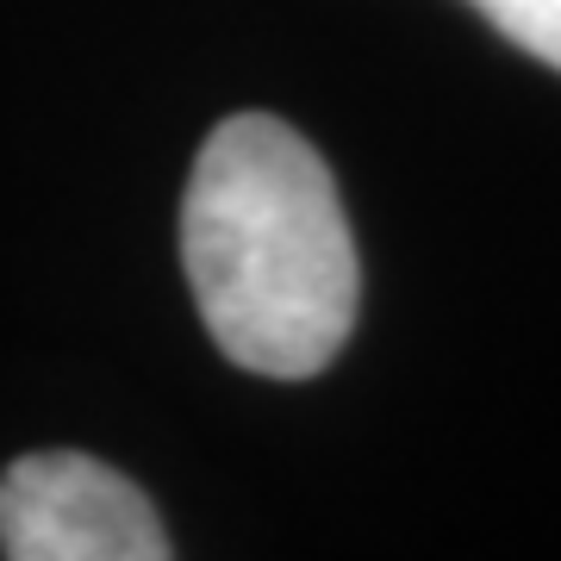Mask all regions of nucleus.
<instances>
[{"label": "nucleus", "instance_id": "obj_2", "mask_svg": "<svg viewBox=\"0 0 561 561\" xmlns=\"http://www.w3.org/2000/svg\"><path fill=\"white\" fill-rule=\"evenodd\" d=\"M0 549L13 561H169L150 500L81 449H38L0 474Z\"/></svg>", "mask_w": 561, "mask_h": 561}, {"label": "nucleus", "instance_id": "obj_1", "mask_svg": "<svg viewBox=\"0 0 561 561\" xmlns=\"http://www.w3.org/2000/svg\"><path fill=\"white\" fill-rule=\"evenodd\" d=\"M181 262L225 356L306 381L343 350L362 300L356 238L324 157L268 113L225 119L181 194Z\"/></svg>", "mask_w": 561, "mask_h": 561}, {"label": "nucleus", "instance_id": "obj_3", "mask_svg": "<svg viewBox=\"0 0 561 561\" xmlns=\"http://www.w3.org/2000/svg\"><path fill=\"white\" fill-rule=\"evenodd\" d=\"M474 7H481L512 44H524L530 57L561 69V0H474Z\"/></svg>", "mask_w": 561, "mask_h": 561}]
</instances>
